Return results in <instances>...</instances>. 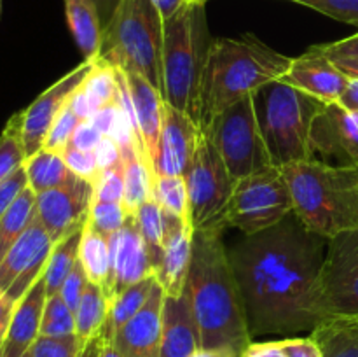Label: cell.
<instances>
[{
    "label": "cell",
    "mask_w": 358,
    "mask_h": 357,
    "mask_svg": "<svg viewBox=\"0 0 358 357\" xmlns=\"http://www.w3.org/2000/svg\"><path fill=\"white\" fill-rule=\"evenodd\" d=\"M327 245L329 238L310 230L292 210L275 226L227 248L252 338H292L320 324L317 290Z\"/></svg>",
    "instance_id": "1"
},
{
    "label": "cell",
    "mask_w": 358,
    "mask_h": 357,
    "mask_svg": "<svg viewBox=\"0 0 358 357\" xmlns=\"http://www.w3.org/2000/svg\"><path fill=\"white\" fill-rule=\"evenodd\" d=\"M338 104L352 114H358V79H350L348 86L343 91Z\"/></svg>",
    "instance_id": "55"
},
{
    "label": "cell",
    "mask_w": 358,
    "mask_h": 357,
    "mask_svg": "<svg viewBox=\"0 0 358 357\" xmlns=\"http://www.w3.org/2000/svg\"><path fill=\"white\" fill-rule=\"evenodd\" d=\"M282 80L324 104H338L348 86L350 77L332 63L320 46H311L299 58H292Z\"/></svg>",
    "instance_id": "18"
},
{
    "label": "cell",
    "mask_w": 358,
    "mask_h": 357,
    "mask_svg": "<svg viewBox=\"0 0 358 357\" xmlns=\"http://www.w3.org/2000/svg\"><path fill=\"white\" fill-rule=\"evenodd\" d=\"M101 345H103V340H101V336L94 335L93 338H90L86 343H84V346L80 349L79 356L77 357H100Z\"/></svg>",
    "instance_id": "58"
},
{
    "label": "cell",
    "mask_w": 358,
    "mask_h": 357,
    "mask_svg": "<svg viewBox=\"0 0 358 357\" xmlns=\"http://www.w3.org/2000/svg\"><path fill=\"white\" fill-rule=\"evenodd\" d=\"M13 310L14 303L2 293V290H0V343L3 342V338H6L7 335L10 318H13Z\"/></svg>",
    "instance_id": "56"
},
{
    "label": "cell",
    "mask_w": 358,
    "mask_h": 357,
    "mask_svg": "<svg viewBox=\"0 0 358 357\" xmlns=\"http://www.w3.org/2000/svg\"><path fill=\"white\" fill-rule=\"evenodd\" d=\"M96 62L84 59L80 65L65 74L62 79L56 80L48 90L42 91L24 111L13 115L17 130H20L21 144H23L27 160L44 147L51 126L55 125L63 108L72 100L76 91L86 83L87 77L96 66Z\"/></svg>",
    "instance_id": "12"
},
{
    "label": "cell",
    "mask_w": 358,
    "mask_h": 357,
    "mask_svg": "<svg viewBox=\"0 0 358 357\" xmlns=\"http://www.w3.org/2000/svg\"><path fill=\"white\" fill-rule=\"evenodd\" d=\"M65 16L84 59L96 62L103 44V27L91 0H65Z\"/></svg>",
    "instance_id": "24"
},
{
    "label": "cell",
    "mask_w": 358,
    "mask_h": 357,
    "mask_svg": "<svg viewBox=\"0 0 358 357\" xmlns=\"http://www.w3.org/2000/svg\"><path fill=\"white\" fill-rule=\"evenodd\" d=\"M189 2H191V4H201V6H205L208 0H189Z\"/></svg>",
    "instance_id": "62"
},
{
    "label": "cell",
    "mask_w": 358,
    "mask_h": 357,
    "mask_svg": "<svg viewBox=\"0 0 358 357\" xmlns=\"http://www.w3.org/2000/svg\"><path fill=\"white\" fill-rule=\"evenodd\" d=\"M192 357H231L224 352H212V350H199Z\"/></svg>",
    "instance_id": "60"
},
{
    "label": "cell",
    "mask_w": 358,
    "mask_h": 357,
    "mask_svg": "<svg viewBox=\"0 0 358 357\" xmlns=\"http://www.w3.org/2000/svg\"><path fill=\"white\" fill-rule=\"evenodd\" d=\"M119 114H121V104H119V102H114V104H107L101 108H98L90 121L93 122V126L101 133V135L110 136L112 132H114L115 122H117L119 119Z\"/></svg>",
    "instance_id": "47"
},
{
    "label": "cell",
    "mask_w": 358,
    "mask_h": 357,
    "mask_svg": "<svg viewBox=\"0 0 358 357\" xmlns=\"http://www.w3.org/2000/svg\"><path fill=\"white\" fill-rule=\"evenodd\" d=\"M241 357H287L285 350H283L282 342H264V343H254L245 350Z\"/></svg>",
    "instance_id": "51"
},
{
    "label": "cell",
    "mask_w": 358,
    "mask_h": 357,
    "mask_svg": "<svg viewBox=\"0 0 358 357\" xmlns=\"http://www.w3.org/2000/svg\"><path fill=\"white\" fill-rule=\"evenodd\" d=\"M199 139H201V130L198 122L191 115L177 111L164 102L163 128H161L159 147L154 164V181L161 175L184 177Z\"/></svg>",
    "instance_id": "16"
},
{
    "label": "cell",
    "mask_w": 358,
    "mask_h": 357,
    "mask_svg": "<svg viewBox=\"0 0 358 357\" xmlns=\"http://www.w3.org/2000/svg\"><path fill=\"white\" fill-rule=\"evenodd\" d=\"M201 133L213 144L234 181L273 167L250 97L241 98L217 114Z\"/></svg>",
    "instance_id": "8"
},
{
    "label": "cell",
    "mask_w": 358,
    "mask_h": 357,
    "mask_svg": "<svg viewBox=\"0 0 358 357\" xmlns=\"http://www.w3.org/2000/svg\"><path fill=\"white\" fill-rule=\"evenodd\" d=\"M91 2H93L94 7H96L98 16H100V21H101V27H103L105 30V28L108 27V23L112 21V18H114V14L117 13L122 0H91Z\"/></svg>",
    "instance_id": "54"
},
{
    "label": "cell",
    "mask_w": 358,
    "mask_h": 357,
    "mask_svg": "<svg viewBox=\"0 0 358 357\" xmlns=\"http://www.w3.org/2000/svg\"><path fill=\"white\" fill-rule=\"evenodd\" d=\"M110 245V300L133 284L154 275L149 248L136 227L133 214L124 226L108 238ZM108 300V301H110Z\"/></svg>",
    "instance_id": "19"
},
{
    "label": "cell",
    "mask_w": 358,
    "mask_h": 357,
    "mask_svg": "<svg viewBox=\"0 0 358 357\" xmlns=\"http://www.w3.org/2000/svg\"><path fill=\"white\" fill-rule=\"evenodd\" d=\"M94 153H96L100 172L103 170V168L112 167V164H115L121 160V149H119L117 142H115L114 139H110V136H103V140H101L100 146L96 147Z\"/></svg>",
    "instance_id": "49"
},
{
    "label": "cell",
    "mask_w": 358,
    "mask_h": 357,
    "mask_svg": "<svg viewBox=\"0 0 358 357\" xmlns=\"http://www.w3.org/2000/svg\"><path fill=\"white\" fill-rule=\"evenodd\" d=\"M24 170H27L28 188L35 195L66 184L76 177V174L66 167L62 154L44 147L24 161Z\"/></svg>",
    "instance_id": "28"
},
{
    "label": "cell",
    "mask_w": 358,
    "mask_h": 357,
    "mask_svg": "<svg viewBox=\"0 0 358 357\" xmlns=\"http://www.w3.org/2000/svg\"><path fill=\"white\" fill-rule=\"evenodd\" d=\"M83 86L76 91V94L72 97V100L69 102V107L72 108L73 114H76L80 121H90V119L93 118L94 111H93V105H91V102H90V97H87V93L84 91Z\"/></svg>",
    "instance_id": "50"
},
{
    "label": "cell",
    "mask_w": 358,
    "mask_h": 357,
    "mask_svg": "<svg viewBox=\"0 0 358 357\" xmlns=\"http://www.w3.org/2000/svg\"><path fill=\"white\" fill-rule=\"evenodd\" d=\"M24 161H27V154L21 144L20 130L14 118H10L0 135V182H3L17 168L23 167Z\"/></svg>",
    "instance_id": "38"
},
{
    "label": "cell",
    "mask_w": 358,
    "mask_h": 357,
    "mask_svg": "<svg viewBox=\"0 0 358 357\" xmlns=\"http://www.w3.org/2000/svg\"><path fill=\"white\" fill-rule=\"evenodd\" d=\"M292 58L275 51L255 35L213 38L201 76L196 122L205 128L226 111L271 80L282 79Z\"/></svg>",
    "instance_id": "3"
},
{
    "label": "cell",
    "mask_w": 358,
    "mask_h": 357,
    "mask_svg": "<svg viewBox=\"0 0 358 357\" xmlns=\"http://www.w3.org/2000/svg\"><path fill=\"white\" fill-rule=\"evenodd\" d=\"M108 298L98 284L90 282L76 308V335L84 343L98 335L107 318Z\"/></svg>",
    "instance_id": "32"
},
{
    "label": "cell",
    "mask_w": 358,
    "mask_h": 357,
    "mask_svg": "<svg viewBox=\"0 0 358 357\" xmlns=\"http://www.w3.org/2000/svg\"><path fill=\"white\" fill-rule=\"evenodd\" d=\"M79 122L83 121H80V119L73 114L72 108L66 105V107L62 111V114L58 115V119L55 121V125H52L51 130H49V135L48 139H45L44 149L55 150V153L62 154V150L69 146L70 139H72L73 132H76V128L79 126Z\"/></svg>",
    "instance_id": "42"
},
{
    "label": "cell",
    "mask_w": 358,
    "mask_h": 357,
    "mask_svg": "<svg viewBox=\"0 0 358 357\" xmlns=\"http://www.w3.org/2000/svg\"><path fill=\"white\" fill-rule=\"evenodd\" d=\"M292 2L318 10L332 20L358 27V0H292Z\"/></svg>",
    "instance_id": "41"
},
{
    "label": "cell",
    "mask_w": 358,
    "mask_h": 357,
    "mask_svg": "<svg viewBox=\"0 0 358 357\" xmlns=\"http://www.w3.org/2000/svg\"><path fill=\"white\" fill-rule=\"evenodd\" d=\"M119 149L124 177V206L129 214H135L136 209L152 196V181L140 154L138 142L126 144Z\"/></svg>",
    "instance_id": "27"
},
{
    "label": "cell",
    "mask_w": 358,
    "mask_h": 357,
    "mask_svg": "<svg viewBox=\"0 0 358 357\" xmlns=\"http://www.w3.org/2000/svg\"><path fill=\"white\" fill-rule=\"evenodd\" d=\"M289 184L294 212L325 238L358 227V167L301 161L280 168Z\"/></svg>",
    "instance_id": "4"
},
{
    "label": "cell",
    "mask_w": 358,
    "mask_h": 357,
    "mask_svg": "<svg viewBox=\"0 0 358 357\" xmlns=\"http://www.w3.org/2000/svg\"><path fill=\"white\" fill-rule=\"evenodd\" d=\"M331 167H358V114L325 104L310 133V160Z\"/></svg>",
    "instance_id": "15"
},
{
    "label": "cell",
    "mask_w": 358,
    "mask_h": 357,
    "mask_svg": "<svg viewBox=\"0 0 358 357\" xmlns=\"http://www.w3.org/2000/svg\"><path fill=\"white\" fill-rule=\"evenodd\" d=\"M84 342L77 335L51 338V336H38L31 345L34 357H77Z\"/></svg>",
    "instance_id": "40"
},
{
    "label": "cell",
    "mask_w": 358,
    "mask_h": 357,
    "mask_svg": "<svg viewBox=\"0 0 358 357\" xmlns=\"http://www.w3.org/2000/svg\"><path fill=\"white\" fill-rule=\"evenodd\" d=\"M28 188V177L27 170H24V164L21 168H17L13 175L6 178L3 182H0V219H2L3 214L9 210V206L16 202L17 196Z\"/></svg>",
    "instance_id": "45"
},
{
    "label": "cell",
    "mask_w": 358,
    "mask_h": 357,
    "mask_svg": "<svg viewBox=\"0 0 358 357\" xmlns=\"http://www.w3.org/2000/svg\"><path fill=\"white\" fill-rule=\"evenodd\" d=\"M201 350L198 324L187 293L164 294L159 357H192Z\"/></svg>",
    "instance_id": "22"
},
{
    "label": "cell",
    "mask_w": 358,
    "mask_h": 357,
    "mask_svg": "<svg viewBox=\"0 0 358 357\" xmlns=\"http://www.w3.org/2000/svg\"><path fill=\"white\" fill-rule=\"evenodd\" d=\"M83 88L87 97H90L94 112L103 107V105L119 102L117 74H115L114 66L107 65V63L96 62V66L91 72V76L87 77Z\"/></svg>",
    "instance_id": "35"
},
{
    "label": "cell",
    "mask_w": 358,
    "mask_h": 357,
    "mask_svg": "<svg viewBox=\"0 0 358 357\" xmlns=\"http://www.w3.org/2000/svg\"><path fill=\"white\" fill-rule=\"evenodd\" d=\"M0 14H2V0H0Z\"/></svg>",
    "instance_id": "63"
},
{
    "label": "cell",
    "mask_w": 358,
    "mask_h": 357,
    "mask_svg": "<svg viewBox=\"0 0 358 357\" xmlns=\"http://www.w3.org/2000/svg\"><path fill=\"white\" fill-rule=\"evenodd\" d=\"M101 140H103V135L94 128L93 122L83 121L79 122V126H77L76 132H73L69 146L79 150H96V147L100 146Z\"/></svg>",
    "instance_id": "46"
},
{
    "label": "cell",
    "mask_w": 358,
    "mask_h": 357,
    "mask_svg": "<svg viewBox=\"0 0 358 357\" xmlns=\"http://www.w3.org/2000/svg\"><path fill=\"white\" fill-rule=\"evenodd\" d=\"M317 308L322 321L358 317V227L329 238Z\"/></svg>",
    "instance_id": "11"
},
{
    "label": "cell",
    "mask_w": 358,
    "mask_h": 357,
    "mask_svg": "<svg viewBox=\"0 0 358 357\" xmlns=\"http://www.w3.org/2000/svg\"><path fill=\"white\" fill-rule=\"evenodd\" d=\"M220 226L192 233V255L184 290L191 301L201 350L241 357L252 345L240 286L231 268Z\"/></svg>",
    "instance_id": "2"
},
{
    "label": "cell",
    "mask_w": 358,
    "mask_h": 357,
    "mask_svg": "<svg viewBox=\"0 0 358 357\" xmlns=\"http://www.w3.org/2000/svg\"><path fill=\"white\" fill-rule=\"evenodd\" d=\"M310 338L317 343L322 357H358V317L322 321Z\"/></svg>",
    "instance_id": "26"
},
{
    "label": "cell",
    "mask_w": 358,
    "mask_h": 357,
    "mask_svg": "<svg viewBox=\"0 0 358 357\" xmlns=\"http://www.w3.org/2000/svg\"><path fill=\"white\" fill-rule=\"evenodd\" d=\"M156 282L157 279L154 275L147 276V279L129 286L128 289H124L122 293L115 294V296L108 301L107 318H105L103 326H101L100 332H98V335L101 336V340H103V343H110L112 338L115 336V332H117L129 318L135 317V315L142 310V307L145 304V301L149 300Z\"/></svg>",
    "instance_id": "25"
},
{
    "label": "cell",
    "mask_w": 358,
    "mask_h": 357,
    "mask_svg": "<svg viewBox=\"0 0 358 357\" xmlns=\"http://www.w3.org/2000/svg\"><path fill=\"white\" fill-rule=\"evenodd\" d=\"M76 335V314L72 308L65 303L62 294L48 296L42 314L41 336H51V338H63V336Z\"/></svg>",
    "instance_id": "34"
},
{
    "label": "cell",
    "mask_w": 358,
    "mask_h": 357,
    "mask_svg": "<svg viewBox=\"0 0 358 357\" xmlns=\"http://www.w3.org/2000/svg\"><path fill=\"white\" fill-rule=\"evenodd\" d=\"M93 200L94 184L77 175L66 184L37 195V217L52 244L86 227Z\"/></svg>",
    "instance_id": "14"
},
{
    "label": "cell",
    "mask_w": 358,
    "mask_h": 357,
    "mask_svg": "<svg viewBox=\"0 0 358 357\" xmlns=\"http://www.w3.org/2000/svg\"><path fill=\"white\" fill-rule=\"evenodd\" d=\"M52 245L49 233L35 217L30 227L3 255L0 261V290L14 304L44 275Z\"/></svg>",
    "instance_id": "13"
},
{
    "label": "cell",
    "mask_w": 358,
    "mask_h": 357,
    "mask_svg": "<svg viewBox=\"0 0 358 357\" xmlns=\"http://www.w3.org/2000/svg\"><path fill=\"white\" fill-rule=\"evenodd\" d=\"M325 55H350L358 56V34L352 37L341 38V41L331 42V44H318Z\"/></svg>",
    "instance_id": "52"
},
{
    "label": "cell",
    "mask_w": 358,
    "mask_h": 357,
    "mask_svg": "<svg viewBox=\"0 0 358 357\" xmlns=\"http://www.w3.org/2000/svg\"><path fill=\"white\" fill-rule=\"evenodd\" d=\"M336 66L350 79H358V56L350 55H327Z\"/></svg>",
    "instance_id": "53"
},
{
    "label": "cell",
    "mask_w": 358,
    "mask_h": 357,
    "mask_svg": "<svg viewBox=\"0 0 358 357\" xmlns=\"http://www.w3.org/2000/svg\"><path fill=\"white\" fill-rule=\"evenodd\" d=\"M154 6L157 7V10L161 13L163 20H168L171 18L173 14H177L185 4H191L189 0H152Z\"/></svg>",
    "instance_id": "57"
},
{
    "label": "cell",
    "mask_w": 358,
    "mask_h": 357,
    "mask_svg": "<svg viewBox=\"0 0 358 357\" xmlns=\"http://www.w3.org/2000/svg\"><path fill=\"white\" fill-rule=\"evenodd\" d=\"M79 259L91 282L98 284L110 300V245L108 238L86 226L83 230Z\"/></svg>",
    "instance_id": "29"
},
{
    "label": "cell",
    "mask_w": 358,
    "mask_h": 357,
    "mask_svg": "<svg viewBox=\"0 0 358 357\" xmlns=\"http://www.w3.org/2000/svg\"><path fill=\"white\" fill-rule=\"evenodd\" d=\"M37 217V195L24 189L0 219V261Z\"/></svg>",
    "instance_id": "30"
},
{
    "label": "cell",
    "mask_w": 358,
    "mask_h": 357,
    "mask_svg": "<svg viewBox=\"0 0 358 357\" xmlns=\"http://www.w3.org/2000/svg\"><path fill=\"white\" fill-rule=\"evenodd\" d=\"M152 196L164 210L189 220L187 206V188L184 177L178 175H161L152 182Z\"/></svg>",
    "instance_id": "36"
},
{
    "label": "cell",
    "mask_w": 358,
    "mask_h": 357,
    "mask_svg": "<svg viewBox=\"0 0 358 357\" xmlns=\"http://www.w3.org/2000/svg\"><path fill=\"white\" fill-rule=\"evenodd\" d=\"M250 98L273 167L310 160L311 126L324 102L282 79L264 84Z\"/></svg>",
    "instance_id": "5"
},
{
    "label": "cell",
    "mask_w": 358,
    "mask_h": 357,
    "mask_svg": "<svg viewBox=\"0 0 358 357\" xmlns=\"http://www.w3.org/2000/svg\"><path fill=\"white\" fill-rule=\"evenodd\" d=\"M192 233L194 230L187 219L164 210L163 254L154 276L168 296H178L184 293L191 266Z\"/></svg>",
    "instance_id": "20"
},
{
    "label": "cell",
    "mask_w": 358,
    "mask_h": 357,
    "mask_svg": "<svg viewBox=\"0 0 358 357\" xmlns=\"http://www.w3.org/2000/svg\"><path fill=\"white\" fill-rule=\"evenodd\" d=\"M292 210V196L282 170L269 167L236 181L222 224L224 227H236L243 237H248L278 224Z\"/></svg>",
    "instance_id": "9"
},
{
    "label": "cell",
    "mask_w": 358,
    "mask_h": 357,
    "mask_svg": "<svg viewBox=\"0 0 358 357\" xmlns=\"http://www.w3.org/2000/svg\"><path fill=\"white\" fill-rule=\"evenodd\" d=\"M287 357H322L320 349L317 343L306 336V338H285L280 340Z\"/></svg>",
    "instance_id": "48"
},
{
    "label": "cell",
    "mask_w": 358,
    "mask_h": 357,
    "mask_svg": "<svg viewBox=\"0 0 358 357\" xmlns=\"http://www.w3.org/2000/svg\"><path fill=\"white\" fill-rule=\"evenodd\" d=\"M100 357H124V356H122V354L119 352L112 343H103V345H101Z\"/></svg>",
    "instance_id": "59"
},
{
    "label": "cell",
    "mask_w": 358,
    "mask_h": 357,
    "mask_svg": "<svg viewBox=\"0 0 358 357\" xmlns=\"http://www.w3.org/2000/svg\"><path fill=\"white\" fill-rule=\"evenodd\" d=\"M164 289L156 282L142 310L129 318L112 338V345L124 357H159L163 331Z\"/></svg>",
    "instance_id": "21"
},
{
    "label": "cell",
    "mask_w": 358,
    "mask_h": 357,
    "mask_svg": "<svg viewBox=\"0 0 358 357\" xmlns=\"http://www.w3.org/2000/svg\"><path fill=\"white\" fill-rule=\"evenodd\" d=\"M48 289L44 275L27 290L23 298L14 304L9 329L0 345V354L10 357L23 356L31 349L35 340L41 336V322L44 314Z\"/></svg>",
    "instance_id": "23"
},
{
    "label": "cell",
    "mask_w": 358,
    "mask_h": 357,
    "mask_svg": "<svg viewBox=\"0 0 358 357\" xmlns=\"http://www.w3.org/2000/svg\"><path fill=\"white\" fill-rule=\"evenodd\" d=\"M136 227H138L140 234H142L143 241H145L147 248H149L150 259L154 265V273H156L157 265L161 261V254H163V240H164V210L159 203L150 196L149 200L142 203L133 214Z\"/></svg>",
    "instance_id": "33"
},
{
    "label": "cell",
    "mask_w": 358,
    "mask_h": 357,
    "mask_svg": "<svg viewBox=\"0 0 358 357\" xmlns=\"http://www.w3.org/2000/svg\"><path fill=\"white\" fill-rule=\"evenodd\" d=\"M94 200L124 203V177H122L121 160L100 172L94 181Z\"/></svg>",
    "instance_id": "39"
},
{
    "label": "cell",
    "mask_w": 358,
    "mask_h": 357,
    "mask_svg": "<svg viewBox=\"0 0 358 357\" xmlns=\"http://www.w3.org/2000/svg\"><path fill=\"white\" fill-rule=\"evenodd\" d=\"M122 72L126 76V84L131 97L140 154L149 170L150 181L154 182V164H156L161 128H163L164 98L161 91L156 90L143 76L131 70H122Z\"/></svg>",
    "instance_id": "17"
},
{
    "label": "cell",
    "mask_w": 358,
    "mask_h": 357,
    "mask_svg": "<svg viewBox=\"0 0 358 357\" xmlns=\"http://www.w3.org/2000/svg\"><path fill=\"white\" fill-rule=\"evenodd\" d=\"M164 20L152 0H122L103 30L98 62L145 77L163 94Z\"/></svg>",
    "instance_id": "7"
},
{
    "label": "cell",
    "mask_w": 358,
    "mask_h": 357,
    "mask_svg": "<svg viewBox=\"0 0 358 357\" xmlns=\"http://www.w3.org/2000/svg\"><path fill=\"white\" fill-rule=\"evenodd\" d=\"M90 282V276H87L86 270H84L83 261L79 259V261L76 262V266H73L72 272H70L69 276L65 279V282H63L62 290H59V294H62V298L65 300V303L69 304L73 312H76L77 304H79L80 298H83L84 290H86Z\"/></svg>",
    "instance_id": "44"
},
{
    "label": "cell",
    "mask_w": 358,
    "mask_h": 357,
    "mask_svg": "<svg viewBox=\"0 0 358 357\" xmlns=\"http://www.w3.org/2000/svg\"><path fill=\"white\" fill-rule=\"evenodd\" d=\"M129 216L131 214L126 209L124 203L96 202V200H93L90 220H87L86 226H90L96 233L103 234L105 238H110L112 234H115L124 226Z\"/></svg>",
    "instance_id": "37"
},
{
    "label": "cell",
    "mask_w": 358,
    "mask_h": 357,
    "mask_svg": "<svg viewBox=\"0 0 358 357\" xmlns=\"http://www.w3.org/2000/svg\"><path fill=\"white\" fill-rule=\"evenodd\" d=\"M210 44L201 4H185L177 14L164 20L163 98L194 121Z\"/></svg>",
    "instance_id": "6"
},
{
    "label": "cell",
    "mask_w": 358,
    "mask_h": 357,
    "mask_svg": "<svg viewBox=\"0 0 358 357\" xmlns=\"http://www.w3.org/2000/svg\"><path fill=\"white\" fill-rule=\"evenodd\" d=\"M2 345V343H0ZM0 357H10V356H3V354H0ZM17 357H34V354H31V349L28 350V352H24L23 356H17Z\"/></svg>",
    "instance_id": "61"
},
{
    "label": "cell",
    "mask_w": 358,
    "mask_h": 357,
    "mask_svg": "<svg viewBox=\"0 0 358 357\" xmlns=\"http://www.w3.org/2000/svg\"><path fill=\"white\" fill-rule=\"evenodd\" d=\"M80 241H83V231H77V233L69 234V237L62 238V240L52 245L48 266L44 270L48 296L58 294L62 290L63 282L73 270L76 262L79 261Z\"/></svg>",
    "instance_id": "31"
},
{
    "label": "cell",
    "mask_w": 358,
    "mask_h": 357,
    "mask_svg": "<svg viewBox=\"0 0 358 357\" xmlns=\"http://www.w3.org/2000/svg\"><path fill=\"white\" fill-rule=\"evenodd\" d=\"M184 181L192 230L224 227V210L229 203L236 181L231 177L226 163L205 133H201L194 156L184 174Z\"/></svg>",
    "instance_id": "10"
},
{
    "label": "cell",
    "mask_w": 358,
    "mask_h": 357,
    "mask_svg": "<svg viewBox=\"0 0 358 357\" xmlns=\"http://www.w3.org/2000/svg\"><path fill=\"white\" fill-rule=\"evenodd\" d=\"M62 156L63 160H65L66 167H69L77 177H83L94 184V181H96L98 175H100V164H98L96 153H94V150H79L66 146L65 149L62 150Z\"/></svg>",
    "instance_id": "43"
}]
</instances>
